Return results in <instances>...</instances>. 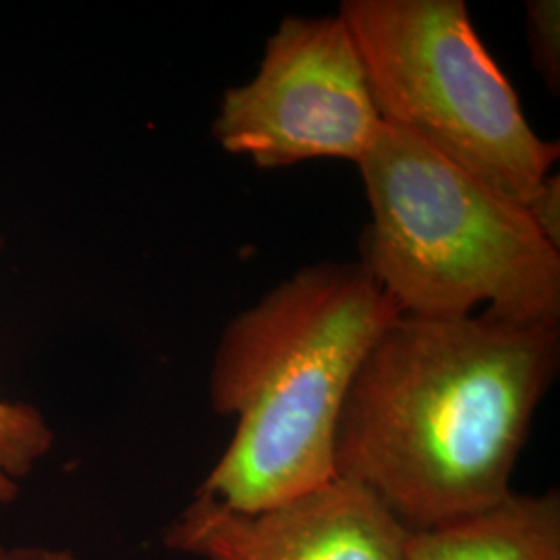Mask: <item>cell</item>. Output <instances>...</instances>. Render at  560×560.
<instances>
[{
  "instance_id": "cell-9",
  "label": "cell",
  "mask_w": 560,
  "mask_h": 560,
  "mask_svg": "<svg viewBox=\"0 0 560 560\" xmlns=\"http://www.w3.org/2000/svg\"><path fill=\"white\" fill-rule=\"evenodd\" d=\"M527 42L534 67L552 94L560 90V4L559 0H529Z\"/></svg>"
},
{
  "instance_id": "cell-6",
  "label": "cell",
  "mask_w": 560,
  "mask_h": 560,
  "mask_svg": "<svg viewBox=\"0 0 560 560\" xmlns=\"http://www.w3.org/2000/svg\"><path fill=\"white\" fill-rule=\"evenodd\" d=\"M405 536L368 488L335 476L256 511L196 492L164 546L200 560H402Z\"/></svg>"
},
{
  "instance_id": "cell-7",
  "label": "cell",
  "mask_w": 560,
  "mask_h": 560,
  "mask_svg": "<svg viewBox=\"0 0 560 560\" xmlns=\"http://www.w3.org/2000/svg\"><path fill=\"white\" fill-rule=\"evenodd\" d=\"M402 560H560L559 490H513L478 513L407 529Z\"/></svg>"
},
{
  "instance_id": "cell-1",
  "label": "cell",
  "mask_w": 560,
  "mask_h": 560,
  "mask_svg": "<svg viewBox=\"0 0 560 560\" xmlns=\"http://www.w3.org/2000/svg\"><path fill=\"white\" fill-rule=\"evenodd\" d=\"M559 365V324L399 314L340 409L335 476L368 488L405 529L483 511L513 492Z\"/></svg>"
},
{
  "instance_id": "cell-11",
  "label": "cell",
  "mask_w": 560,
  "mask_h": 560,
  "mask_svg": "<svg viewBox=\"0 0 560 560\" xmlns=\"http://www.w3.org/2000/svg\"><path fill=\"white\" fill-rule=\"evenodd\" d=\"M0 560H75L69 550L46 546H15L0 544Z\"/></svg>"
},
{
  "instance_id": "cell-4",
  "label": "cell",
  "mask_w": 560,
  "mask_h": 560,
  "mask_svg": "<svg viewBox=\"0 0 560 560\" xmlns=\"http://www.w3.org/2000/svg\"><path fill=\"white\" fill-rule=\"evenodd\" d=\"M382 120L525 208L559 161L480 40L463 0H345Z\"/></svg>"
},
{
  "instance_id": "cell-10",
  "label": "cell",
  "mask_w": 560,
  "mask_h": 560,
  "mask_svg": "<svg viewBox=\"0 0 560 560\" xmlns=\"http://www.w3.org/2000/svg\"><path fill=\"white\" fill-rule=\"evenodd\" d=\"M525 210L541 237L560 249V177L557 173L541 180L536 194L525 203Z\"/></svg>"
},
{
  "instance_id": "cell-8",
  "label": "cell",
  "mask_w": 560,
  "mask_h": 560,
  "mask_svg": "<svg viewBox=\"0 0 560 560\" xmlns=\"http://www.w3.org/2000/svg\"><path fill=\"white\" fill-rule=\"evenodd\" d=\"M55 434L27 402L0 399V504L20 497L21 481L52 448Z\"/></svg>"
},
{
  "instance_id": "cell-3",
  "label": "cell",
  "mask_w": 560,
  "mask_h": 560,
  "mask_svg": "<svg viewBox=\"0 0 560 560\" xmlns=\"http://www.w3.org/2000/svg\"><path fill=\"white\" fill-rule=\"evenodd\" d=\"M358 166L372 212L361 264L400 314L463 318L486 305L559 324L560 249L523 206L388 122Z\"/></svg>"
},
{
  "instance_id": "cell-5",
  "label": "cell",
  "mask_w": 560,
  "mask_h": 560,
  "mask_svg": "<svg viewBox=\"0 0 560 560\" xmlns=\"http://www.w3.org/2000/svg\"><path fill=\"white\" fill-rule=\"evenodd\" d=\"M360 50L345 21L284 18L256 78L224 92L212 133L260 168L358 162L382 127Z\"/></svg>"
},
{
  "instance_id": "cell-2",
  "label": "cell",
  "mask_w": 560,
  "mask_h": 560,
  "mask_svg": "<svg viewBox=\"0 0 560 560\" xmlns=\"http://www.w3.org/2000/svg\"><path fill=\"white\" fill-rule=\"evenodd\" d=\"M399 314L361 261H324L229 322L210 400L237 428L198 492L256 511L335 478L340 409L361 361Z\"/></svg>"
}]
</instances>
